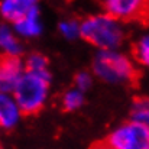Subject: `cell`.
Here are the masks:
<instances>
[{"label": "cell", "instance_id": "obj_17", "mask_svg": "<svg viewBox=\"0 0 149 149\" xmlns=\"http://www.w3.org/2000/svg\"><path fill=\"white\" fill-rule=\"evenodd\" d=\"M93 149H116V148H113L111 145H109V143L104 141V142H101V143H99V145H96Z\"/></svg>", "mask_w": 149, "mask_h": 149}, {"label": "cell", "instance_id": "obj_12", "mask_svg": "<svg viewBox=\"0 0 149 149\" xmlns=\"http://www.w3.org/2000/svg\"><path fill=\"white\" fill-rule=\"evenodd\" d=\"M83 104H84V91L78 90L77 87H72L62 94L61 106L65 111H77L78 109L83 107Z\"/></svg>", "mask_w": 149, "mask_h": 149}, {"label": "cell", "instance_id": "obj_6", "mask_svg": "<svg viewBox=\"0 0 149 149\" xmlns=\"http://www.w3.org/2000/svg\"><path fill=\"white\" fill-rule=\"evenodd\" d=\"M25 72V61L20 55L0 54V93H13Z\"/></svg>", "mask_w": 149, "mask_h": 149}, {"label": "cell", "instance_id": "obj_8", "mask_svg": "<svg viewBox=\"0 0 149 149\" xmlns=\"http://www.w3.org/2000/svg\"><path fill=\"white\" fill-rule=\"evenodd\" d=\"M22 114L23 113L17 106L12 93H0V129L1 130L15 129L19 125Z\"/></svg>", "mask_w": 149, "mask_h": 149}, {"label": "cell", "instance_id": "obj_9", "mask_svg": "<svg viewBox=\"0 0 149 149\" xmlns=\"http://www.w3.org/2000/svg\"><path fill=\"white\" fill-rule=\"evenodd\" d=\"M12 26H13L15 32L19 35V38H22V39L38 38L42 33V31H44V23L41 20L39 7H36L32 12H29L26 16H23L22 19L15 22Z\"/></svg>", "mask_w": 149, "mask_h": 149}, {"label": "cell", "instance_id": "obj_5", "mask_svg": "<svg viewBox=\"0 0 149 149\" xmlns=\"http://www.w3.org/2000/svg\"><path fill=\"white\" fill-rule=\"evenodd\" d=\"M103 6L120 22L149 23V0H103Z\"/></svg>", "mask_w": 149, "mask_h": 149}, {"label": "cell", "instance_id": "obj_7", "mask_svg": "<svg viewBox=\"0 0 149 149\" xmlns=\"http://www.w3.org/2000/svg\"><path fill=\"white\" fill-rule=\"evenodd\" d=\"M41 0H0V16L4 22L13 25L33 9L39 7Z\"/></svg>", "mask_w": 149, "mask_h": 149}, {"label": "cell", "instance_id": "obj_1", "mask_svg": "<svg viewBox=\"0 0 149 149\" xmlns=\"http://www.w3.org/2000/svg\"><path fill=\"white\" fill-rule=\"evenodd\" d=\"M81 39L99 49H117L123 44L125 31L119 19L104 12L81 20Z\"/></svg>", "mask_w": 149, "mask_h": 149}, {"label": "cell", "instance_id": "obj_2", "mask_svg": "<svg viewBox=\"0 0 149 149\" xmlns=\"http://www.w3.org/2000/svg\"><path fill=\"white\" fill-rule=\"evenodd\" d=\"M49 86L51 72L25 70L12 93L23 114H38L45 107L49 97Z\"/></svg>", "mask_w": 149, "mask_h": 149}, {"label": "cell", "instance_id": "obj_10", "mask_svg": "<svg viewBox=\"0 0 149 149\" xmlns=\"http://www.w3.org/2000/svg\"><path fill=\"white\" fill-rule=\"evenodd\" d=\"M22 51V42L19 39V35L15 32L13 26H10L7 22L0 25V54L20 55Z\"/></svg>", "mask_w": 149, "mask_h": 149}, {"label": "cell", "instance_id": "obj_4", "mask_svg": "<svg viewBox=\"0 0 149 149\" xmlns=\"http://www.w3.org/2000/svg\"><path fill=\"white\" fill-rule=\"evenodd\" d=\"M106 142L116 149H149V129L129 120L117 126Z\"/></svg>", "mask_w": 149, "mask_h": 149}, {"label": "cell", "instance_id": "obj_11", "mask_svg": "<svg viewBox=\"0 0 149 149\" xmlns=\"http://www.w3.org/2000/svg\"><path fill=\"white\" fill-rule=\"evenodd\" d=\"M130 120L149 129V97H136L132 101Z\"/></svg>", "mask_w": 149, "mask_h": 149}, {"label": "cell", "instance_id": "obj_13", "mask_svg": "<svg viewBox=\"0 0 149 149\" xmlns=\"http://www.w3.org/2000/svg\"><path fill=\"white\" fill-rule=\"evenodd\" d=\"M25 70L33 71V72H51L49 71V61L48 58L41 52H32L25 59Z\"/></svg>", "mask_w": 149, "mask_h": 149}, {"label": "cell", "instance_id": "obj_3", "mask_svg": "<svg viewBox=\"0 0 149 149\" xmlns=\"http://www.w3.org/2000/svg\"><path fill=\"white\" fill-rule=\"evenodd\" d=\"M91 71L96 78L107 84H126L138 77L133 62L117 49H99L94 55Z\"/></svg>", "mask_w": 149, "mask_h": 149}, {"label": "cell", "instance_id": "obj_18", "mask_svg": "<svg viewBox=\"0 0 149 149\" xmlns=\"http://www.w3.org/2000/svg\"><path fill=\"white\" fill-rule=\"evenodd\" d=\"M0 149H3V146H1V145H0Z\"/></svg>", "mask_w": 149, "mask_h": 149}, {"label": "cell", "instance_id": "obj_16", "mask_svg": "<svg viewBox=\"0 0 149 149\" xmlns=\"http://www.w3.org/2000/svg\"><path fill=\"white\" fill-rule=\"evenodd\" d=\"M93 81H94V74L93 71L88 72V71H80L75 74L74 77V87H77L78 90L81 91H87L93 87Z\"/></svg>", "mask_w": 149, "mask_h": 149}, {"label": "cell", "instance_id": "obj_15", "mask_svg": "<svg viewBox=\"0 0 149 149\" xmlns=\"http://www.w3.org/2000/svg\"><path fill=\"white\" fill-rule=\"evenodd\" d=\"M133 56L135 59L143 65V67H149V35L142 36L133 47Z\"/></svg>", "mask_w": 149, "mask_h": 149}, {"label": "cell", "instance_id": "obj_14", "mask_svg": "<svg viewBox=\"0 0 149 149\" xmlns=\"http://www.w3.org/2000/svg\"><path fill=\"white\" fill-rule=\"evenodd\" d=\"M58 31L65 39L74 41L77 38H81V22L74 19V17L64 19V20L59 22Z\"/></svg>", "mask_w": 149, "mask_h": 149}]
</instances>
